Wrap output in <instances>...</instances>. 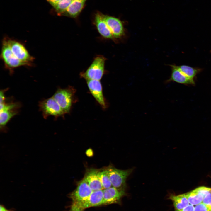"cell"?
Returning a JSON list of instances; mask_svg holds the SVG:
<instances>
[{"label":"cell","mask_w":211,"mask_h":211,"mask_svg":"<svg viewBox=\"0 0 211 211\" xmlns=\"http://www.w3.org/2000/svg\"><path fill=\"white\" fill-rule=\"evenodd\" d=\"M0 57L5 68L10 72H12L14 69L22 66H28L14 55L10 47L8 38L5 37L2 40Z\"/></svg>","instance_id":"obj_1"},{"label":"cell","mask_w":211,"mask_h":211,"mask_svg":"<svg viewBox=\"0 0 211 211\" xmlns=\"http://www.w3.org/2000/svg\"><path fill=\"white\" fill-rule=\"evenodd\" d=\"M106 60V59L102 55L96 56L86 70L80 73L81 76L86 80H100L104 73Z\"/></svg>","instance_id":"obj_2"},{"label":"cell","mask_w":211,"mask_h":211,"mask_svg":"<svg viewBox=\"0 0 211 211\" xmlns=\"http://www.w3.org/2000/svg\"><path fill=\"white\" fill-rule=\"evenodd\" d=\"M107 168L112 186L118 190L125 191L126 180L132 172L133 169L122 170L111 166Z\"/></svg>","instance_id":"obj_3"},{"label":"cell","mask_w":211,"mask_h":211,"mask_svg":"<svg viewBox=\"0 0 211 211\" xmlns=\"http://www.w3.org/2000/svg\"><path fill=\"white\" fill-rule=\"evenodd\" d=\"M8 39L11 49L16 57L28 66H31L34 58L30 54L24 45L16 40L8 38Z\"/></svg>","instance_id":"obj_4"},{"label":"cell","mask_w":211,"mask_h":211,"mask_svg":"<svg viewBox=\"0 0 211 211\" xmlns=\"http://www.w3.org/2000/svg\"><path fill=\"white\" fill-rule=\"evenodd\" d=\"M73 94L70 89H59L52 96L65 113H68L70 110Z\"/></svg>","instance_id":"obj_5"},{"label":"cell","mask_w":211,"mask_h":211,"mask_svg":"<svg viewBox=\"0 0 211 211\" xmlns=\"http://www.w3.org/2000/svg\"><path fill=\"white\" fill-rule=\"evenodd\" d=\"M103 190L93 191L86 199L80 202L74 203L73 205L82 209L103 204Z\"/></svg>","instance_id":"obj_6"},{"label":"cell","mask_w":211,"mask_h":211,"mask_svg":"<svg viewBox=\"0 0 211 211\" xmlns=\"http://www.w3.org/2000/svg\"><path fill=\"white\" fill-rule=\"evenodd\" d=\"M40 106L44 115L47 116H58L65 113L52 97L42 101Z\"/></svg>","instance_id":"obj_7"},{"label":"cell","mask_w":211,"mask_h":211,"mask_svg":"<svg viewBox=\"0 0 211 211\" xmlns=\"http://www.w3.org/2000/svg\"><path fill=\"white\" fill-rule=\"evenodd\" d=\"M93 192L87 183L83 178L78 183L76 188L71 193V196L74 203H77L86 199Z\"/></svg>","instance_id":"obj_8"},{"label":"cell","mask_w":211,"mask_h":211,"mask_svg":"<svg viewBox=\"0 0 211 211\" xmlns=\"http://www.w3.org/2000/svg\"><path fill=\"white\" fill-rule=\"evenodd\" d=\"M211 188L201 186L185 194L190 204L196 205L202 203L204 198L211 192Z\"/></svg>","instance_id":"obj_9"},{"label":"cell","mask_w":211,"mask_h":211,"mask_svg":"<svg viewBox=\"0 0 211 211\" xmlns=\"http://www.w3.org/2000/svg\"><path fill=\"white\" fill-rule=\"evenodd\" d=\"M103 15L104 19L114 39L121 38L124 34V28L122 21L116 17L107 15Z\"/></svg>","instance_id":"obj_10"},{"label":"cell","mask_w":211,"mask_h":211,"mask_svg":"<svg viewBox=\"0 0 211 211\" xmlns=\"http://www.w3.org/2000/svg\"><path fill=\"white\" fill-rule=\"evenodd\" d=\"M99 170L93 168L87 169L83 178L93 191L103 189L98 175Z\"/></svg>","instance_id":"obj_11"},{"label":"cell","mask_w":211,"mask_h":211,"mask_svg":"<svg viewBox=\"0 0 211 211\" xmlns=\"http://www.w3.org/2000/svg\"><path fill=\"white\" fill-rule=\"evenodd\" d=\"M87 83L89 90L98 103L103 108L106 107L101 84L99 81L87 80Z\"/></svg>","instance_id":"obj_12"},{"label":"cell","mask_w":211,"mask_h":211,"mask_svg":"<svg viewBox=\"0 0 211 211\" xmlns=\"http://www.w3.org/2000/svg\"><path fill=\"white\" fill-rule=\"evenodd\" d=\"M103 204H109L118 202L125 194V191L118 190L113 186L103 189Z\"/></svg>","instance_id":"obj_13"},{"label":"cell","mask_w":211,"mask_h":211,"mask_svg":"<svg viewBox=\"0 0 211 211\" xmlns=\"http://www.w3.org/2000/svg\"><path fill=\"white\" fill-rule=\"evenodd\" d=\"M103 14L97 13L95 15L94 24L100 35L103 38L109 39H114L112 33L105 21Z\"/></svg>","instance_id":"obj_14"},{"label":"cell","mask_w":211,"mask_h":211,"mask_svg":"<svg viewBox=\"0 0 211 211\" xmlns=\"http://www.w3.org/2000/svg\"><path fill=\"white\" fill-rule=\"evenodd\" d=\"M171 68V73L167 82L173 81L185 85L194 86L195 82L193 79L186 76L176 68L174 65H170Z\"/></svg>","instance_id":"obj_15"},{"label":"cell","mask_w":211,"mask_h":211,"mask_svg":"<svg viewBox=\"0 0 211 211\" xmlns=\"http://www.w3.org/2000/svg\"><path fill=\"white\" fill-rule=\"evenodd\" d=\"M86 0H76L72 2L63 14L72 18H76L80 14Z\"/></svg>","instance_id":"obj_16"},{"label":"cell","mask_w":211,"mask_h":211,"mask_svg":"<svg viewBox=\"0 0 211 211\" xmlns=\"http://www.w3.org/2000/svg\"><path fill=\"white\" fill-rule=\"evenodd\" d=\"M170 199L173 202L175 210L183 209L189 204L185 193L178 195H171Z\"/></svg>","instance_id":"obj_17"},{"label":"cell","mask_w":211,"mask_h":211,"mask_svg":"<svg viewBox=\"0 0 211 211\" xmlns=\"http://www.w3.org/2000/svg\"><path fill=\"white\" fill-rule=\"evenodd\" d=\"M174 67L183 74L188 77L194 79L196 75L201 69L186 65L176 66Z\"/></svg>","instance_id":"obj_18"},{"label":"cell","mask_w":211,"mask_h":211,"mask_svg":"<svg viewBox=\"0 0 211 211\" xmlns=\"http://www.w3.org/2000/svg\"><path fill=\"white\" fill-rule=\"evenodd\" d=\"M98 175L103 189L112 186L107 168L99 170Z\"/></svg>","instance_id":"obj_19"},{"label":"cell","mask_w":211,"mask_h":211,"mask_svg":"<svg viewBox=\"0 0 211 211\" xmlns=\"http://www.w3.org/2000/svg\"><path fill=\"white\" fill-rule=\"evenodd\" d=\"M16 114V112L12 110L0 111V124L1 127H4L9 120Z\"/></svg>","instance_id":"obj_20"},{"label":"cell","mask_w":211,"mask_h":211,"mask_svg":"<svg viewBox=\"0 0 211 211\" xmlns=\"http://www.w3.org/2000/svg\"><path fill=\"white\" fill-rule=\"evenodd\" d=\"M72 1L71 0H61L54 8L58 14L63 15Z\"/></svg>","instance_id":"obj_21"},{"label":"cell","mask_w":211,"mask_h":211,"mask_svg":"<svg viewBox=\"0 0 211 211\" xmlns=\"http://www.w3.org/2000/svg\"><path fill=\"white\" fill-rule=\"evenodd\" d=\"M194 211H211V210L202 203L195 205Z\"/></svg>","instance_id":"obj_22"},{"label":"cell","mask_w":211,"mask_h":211,"mask_svg":"<svg viewBox=\"0 0 211 211\" xmlns=\"http://www.w3.org/2000/svg\"><path fill=\"white\" fill-rule=\"evenodd\" d=\"M202 203L211 210V192L204 198Z\"/></svg>","instance_id":"obj_23"},{"label":"cell","mask_w":211,"mask_h":211,"mask_svg":"<svg viewBox=\"0 0 211 211\" xmlns=\"http://www.w3.org/2000/svg\"><path fill=\"white\" fill-rule=\"evenodd\" d=\"M194 207L193 205L189 204L187 207L183 209L175 210V211H194Z\"/></svg>","instance_id":"obj_24"},{"label":"cell","mask_w":211,"mask_h":211,"mask_svg":"<svg viewBox=\"0 0 211 211\" xmlns=\"http://www.w3.org/2000/svg\"><path fill=\"white\" fill-rule=\"evenodd\" d=\"M54 8H55L57 5L58 3L61 0H46Z\"/></svg>","instance_id":"obj_25"},{"label":"cell","mask_w":211,"mask_h":211,"mask_svg":"<svg viewBox=\"0 0 211 211\" xmlns=\"http://www.w3.org/2000/svg\"><path fill=\"white\" fill-rule=\"evenodd\" d=\"M4 99L5 97L4 92L2 91H1L0 93V103H4Z\"/></svg>","instance_id":"obj_26"},{"label":"cell","mask_w":211,"mask_h":211,"mask_svg":"<svg viewBox=\"0 0 211 211\" xmlns=\"http://www.w3.org/2000/svg\"><path fill=\"white\" fill-rule=\"evenodd\" d=\"M82 209L72 205L71 211H82Z\"/></svg>","instance_id":"obj_27"},{"label":"cell","mask_w":211,"mask_h":211,"mask_svg":"<svg viewBox=\"0 0 211 211\" xmlns=\"http://www.w3.org/2000/svg\"><path fill=\"white\" fill-rule=\"evenodd\" d=\"M71 0L72 1H75V0Z\"/></svg>","instance_id":"obj_28"},{"label":"cell","mask_w":211,"mask_h":211,"mask_svg":"<svg viewBox=\"0 0 211 211\" xmlns=\"http://www.w3.org/2000/svg\"><path fill=\"white\" fill-rule=\"evenodd\" d=\"M5 211H8L6 210Z\"/></svg>","instance_id":"obj_29"},{"label":"cell","mask_w":211,"mask_h":211,"mask_svg":"<svg viewBox=\"0 0 211 211\" xmlns=\"http://www.w3.org/2000/svg\"></svg>","instance_id":"obj_30"}]
</instances>
